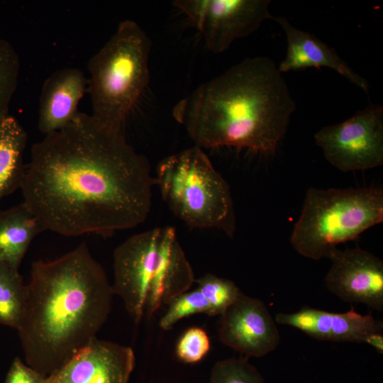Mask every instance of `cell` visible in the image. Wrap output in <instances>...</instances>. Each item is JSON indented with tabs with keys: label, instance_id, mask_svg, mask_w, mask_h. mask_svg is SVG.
I'll return each instance as SVG.
<instances>
[{
	"label": "cell",
	"instance_id": "cell-25",
	"mask_svg": "<svg viewBox=\"0 0 383 383\" xmlns=\"http://www.w3.org/2000/svg\"><path fill=\"white\" fill-rule=\"evenodd\" d=\"M365 343L372 346L380 353H383V335L382 332L374 333L366 339Z\"/></svg>",
	"mask_w": 383,
	"mask_h": 383
},
{
	"label": "cell",
	"instance_id": "cell-19",
	"mask_svg": "<svg viewBox=\"0 0 383 383\" xmlns=\"http://www.w3.org/2000/svg\"><path fill=\"white\" fill-rule=\"evenodd\" d=\"M20 69L16 50L9 41L0 38V120L9 115V104L17 89Z\"/></svg>",
	"mask_w": 383,
	"mask_h": 383
},
{
	"label": "cell",
	"instance_id": "cell-15",
	"mask_svg": "<svg viewBox=\"0 0 383 383\" xmlns=\"http://www.w3.org/2000/svg\"><path fill=\"white\" fill-rule=\"evenodd\" d=\"M273 20L284 31L287 43L286 56L278 66L281 73L309 67H327L368 94L365 79L351 69L333 48L310 33L294 27L285 17L274 16Z\"/></svg>",
	"mask_w": 383,
	"mask_h": 383
},
{
	"label": "cell",
	"instance_id": "cell-10",
	"mask_svg": "<svg viewBox=\"0 0 383 383\" xmlns=\"http://www.w3.org/2000/svg\"><path fill=\"white\" fill-rule=\"evenodd\" d=\"M324 282L342 300L383 310V262L360 248L335 249Z\"/></svg>",
	"mask_w": 383,
	"mask_h": 383
},
{
	"label": "cell",
	"instance_id": "cell-11",
	"mask_svg": "<svg viewBox=\"0 0 383 383\" xmlns=\"http://www.w3.org/2000/svg\"><path fill=\"white\" fill-rule=\"evenodd\" d=\"M220 316V340L242 354L260 357L279 343L275 321L260 299L241 293Z\"/></svg>",
	"mask_w": 383,
	"mask_h": 383
},
{
	"label": "cell",
	"instance_id": "cell-13",
	"mask_svg": "<svg viewBox=\"0 0 383 383\" xmlns=\"http://www.w3.org/2000/svg\"><path fill=\"white\" fill-rule=\"evenodd\" d=\"M275 321L297 328L320 340L365 343L367 337L382 332V321L370 314L362 315L353 309L345 313H333L304 307L292 313H279Z\"/></svg>",
	"mask_w": 383,
	"mask_h": 383
},
{
	"label": "cell",
	"instance_id": "cell-9",
	"mask_svg": "<svg viewBox=\"0 0 383 383\" xmlns=\"http://www.w3.org/2000/svg\"><path fill=\"white\" fill-rule=\"evenodd\" d=\"M270 0H184L182 11L214 54L227 50L237 39L256 31L267 19Z\"/></svg>",
	"mask_w": 383,
	"mask_h": 383
},
{
	"label": "cell",
	"instance_id": "cell-16",
	"mask_svg": "<svg viewBox=\"0 0 383 383\" xmlns=\"http://www.w3.org/2000/svg\"><path fill=\"white\" fill-rule=\"evenodd\" d=\"M45 231L23 203L0 210V262L18 269L33 238Z\"/></svg>",
	"mask_w": 383,
	"mask_h": 383
},
{
	"label": "cell",
	"instance_id": "cell-8",
	"mask_svg": "<svg viewBox=\"0 0 383 383\" xmlns=\"http://www.w3.org/2000/svg\"><path fill=\"white\" fill-rule=\"evenodd\" d=\"M326 160L343 172L383 164V106L372 105L314 135Z\"/></svg>",
	"mask_w": 383,
	"mask_h": 383
},
{
	"label": "cell",
	"instance_id": "cell-22",
	"mask_svg": "<svg viewBox=\"0 0 383 383\" xmlns=\"http://www.w3.org/2000/svg\"><path fill=\"white\" fill-rule=\"evenodd\" d=\"M209 383H265L257 369L243 358H228L213 365Z\"/></svg>",
	"mask_w": 383,
	"mask_h": 383
},
{
	"label": "cell",
	"instance_id": "cell-5",
	"mask_svg": "<svg viewBox=\"0 0 383 383\" xmlns=\"http://www.w3.org/2000/svg\"><path fill=\"white\" fill-rule=\"evenodd\" d=\"M154 180L168 209L185 224L233 236L235 216L230 186L203 148L194 145L163 158Z\"/></svg>",
	"mask_w": 383,
	"mask_h": 383
},
{
	"label": "cell",
	"instance_id": "cell-14",
	"mask_svg": "<svg viewBox=\"0 0 383 383\" xmlns=\"http://www.w3.org/2000/svg\"><path fill=\"white\" fill-rule=\"evenodd\" d=\"M88 79L76 67L52 72L44 82L39 101L38 128L44 135L67 126L79 113L78 105L87 91Z\"/></svg>",
	"mask_w": 383,
	"mask_h": 383
},
{
	"label": "cell",
	"instance_id": "cell-20",
	"mask_svg": "<svg viewBox=\"0 0 383 383\" xmlns=\"http://www.w3.org/2000/svg\"><path fill=\"white\" fill-rule=\"evenodd\" d=\"M195 282L210 305L211 316L221 315L242 293L233 282L210 273L195 279Z\"/></svg>",
	"mask_w": 383,
	"mask_h": 383
},
{
	"label": "cell",
	"instance_id": "cell-23",
	"mask_svg": "<svg viewBox=\"0 0 383 383\" xmlns=\"http://www.w3.org/2000/svg\"><path fill=\"white\" fill-rule=\"evenodd\" d=\"M211 341L206 331L191 327L179 338L176 346L177 357L185 363H196L209 352Z\"/></svg>",
	"mask_w": 383,
	"mask_h": 383
},
{
	"label": "cell",
	"instance_id": "cell-6",
	"mask_svg": "<svg viewBox=\"0 0 383 383\" xmlns=\"http://www.w3.org/2000/svg\"><path fill=\"white\" fill-rule=\"evenodd\" d=\"M151 46L147 33L135 21L127 19L118 24L87 65L91 116L123 127L148 84Z\"/></svg>",
	"mask_w": 383,
	"mask_h": 383
},
{
	"label": "cell",
	"instance_id": "cell-24",
	"mask_svg": "<svg viewBox=\"0 0 383 383\" xmlns=\"http://www.w3.org/2000/svg\"><path fill=\"white\" fill-rule=\"evenodd\" d=\"M46 378L21 358L16 357L7 373L5 383H45Z\"/></svg>",
	"mask_w": 383,
	"mask_h": 383
},
{
	"label": "cell",
	"instance_id": "cell-21",
	"mask_svg": "<svg viewBox=\"0 0 383 383\" xmlns=\"http://www.w3.org/2000/svg\"><path fill=\"white\" fill-rule=\"evenodd\" d=\"M168 306L167 312L160 321V326L163 330L171 329L179 320L195 313H206L211 316L210 305L197 289L177 296Z\"/></svg>",
	"mask_w": 383,
	"mask_h": 383
},
{
	"label": "cell",
	"instance_id": "cell-7",
	"mask_svg": "<svg viewBox=\"0 0 383 383\" xmlns=\"http://www.w3.org/2000/svg\"><path fill=\"white\" fill-rule=\"evenodd\" d=\"M382 221L383 190L379 187H310L290 243L301 255L319 260Z\"/></svg>",
	"mask_w": 383,
	"mask_h": 383
},
{
	"label": "cell",
	"instance_id": "cell-12",
	"mask_svg": "<svg viewBox=\"0 0 383 383\" xmlns=\"http://www.w3.org/2000/svg\"><path fill=\"white\" fill-rule=\"evenodd\" d=\"M135 365L131 347L96 337L45 383H128Z\"/></svg>",
	"mask_w": 383,
	"mask_h": 383
},
{
	"label": "cell",
	"instance_id": "cell-4",
	"mask_svg": "<svg viewBox=\"0 0 383 383\" xmlns=\"http://www.w3.org/2000/svg\"><path fill=\"white\" fill-rule=\"evenodd\" d=\"M113 293L135 323L187 292L195 282L175 228L134 234L113 252Z\"/></svg>",
	"mask_w": 383,
	"mask_h": 383
},
{
	"label": "cell",
	"instance_id": "cell-2",
	"mask_svg": "<svg viewBox=\"0 0 383 383\" xmlns=\"http://www.w3.org/2000/svg\"><path fill=\"white\" fill-rule=\"evenodd\" d=\"M26 285L17 331L26 363L48 377L96 338L114 294L86 243L54 260L33 262Z\"/></svg>",
	"mask_w": 383,
	"mask_h": 383
},
{
	"label": "cell",
	"instance_id": "cell-3",
	"mask_svg": "<svg viewBox=\"0 0 383 383\" xmlns=\"http://www.w3.org/2000/svg\"><path fill=\"white\" fill-rule=\"evenodd\" d=\"M296 108L274 61L248 57L180 99L172 116L201 148L274 154Z\"/></svg>",
	"mask_w": 383,
	"mask_h": 383
},
{
	"label": "cell",
	"instance_id": "cell-1",
	"mask_svg": "<svg viewBox=\"0 0 383 383\" xmlns=\"http://www.w3.org/2000/svg\"><path fill=\"white\" fill-rule=\"evenodd\" d=\"M154 185L149 160L123 127L79 112L33 145L21 189L45 231L106 238L147 219Z\"/></svg>",
	"mask_w": 383,
	"mask_h": 383
},
{
	"label": "cell",
	"instance_id": "cell-17",
	"mask_svg": "<svg viewBox=\"0 0 383 383\" xmlns=\"http://www.w3.org/2000/svg\"><path fill=\"white\" fill-rule=\"evenodd\" d=\"M27 141V132L15 117L0 120V201L21 187Z\"/></svg>",
	"mask_w": 383,
	"mask_h": 383
},
{
	"label": "cell",
	"instance_id": "cell-18",
	"mask_svg": "<svg viewBox=\"0 0 383 383\" xmlns=\"http://www.w3.org/2000/svg\"><path fill=\"white\" fill-rule=\"evenodd\" d=\"M27 285L18 269L0 262V323L18 329L25 309Z\"/></svg>",
	"mask_w": 383,
	"mask_h": 383
}]
</instances>
